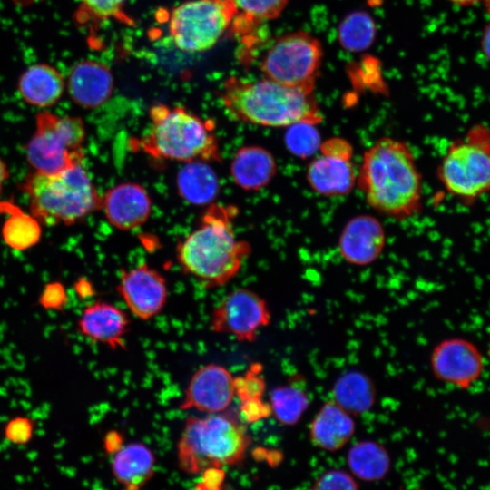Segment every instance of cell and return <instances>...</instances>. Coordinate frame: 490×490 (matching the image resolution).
I'll use <instances>...</instances> for the list:
<instances>
[{
	"mask_svg": "<svg viewBox=\"0 0 490 490\" xmlns=\"http://www.w3.org/2000/svg\"><path fill=\"white\" fill-rule=\"evenodd\" d=\"M237 214L233 205L210 204L197 226L176 246L181 270L206 289L228 284L250 254L249 242L234 231Z\"/></svg>",
	"mask_w": 490,
	"mask_h": 490,
	"instance_id": "6da1fadb",
	"label": "cell"
},
{
	"mask_svg": "<svg viewBox=\"0 0 490 490\" xmlns=\"http://www.w3.org/2000/svg\"><path fill=\"white\" fill-rule=\"evenodd\" d=\"M357 182L368 203L397 219L421 209L422 180L415 156L402 141L382 137L362 158Z\"/></svg>",
	"mask_w": 490,
	"mask_h": 490,
	"instance_id": "7a4b0ae2",
	"label": "cell"
},
{
	"mask_svg": "<svg viewBox=\"0 0 490 490\" xmlns=\"http://www.w3.org/2000/svg\"><path fill=\"white\" fill-rule=\"evenodd\" d=\"M232 119L265 127H288L297 122L319 123L323 115L313 93L270 79L227 78L220 91Z\"/></svg>",
	"mask_w": 490,
	"mask_h": 490,
	"instance_id": "3957f363",
	"label": "cell"
},
{
	"mask_svg": "<svg viewBox=\"0 0 490 490\" xmlns=\"http://www.w3.org/2000/svg\"><path fill=\"white\" fill-rule=\"evenodd\" d=\"M146 132L132 139V147L158 161L221 162L215 122L182 106L157 103L149 111Z\"/></svg>",
	"mask_w": 490,
	"mask_h": 490,
	"instance_id": "277c9868",
	"label": "cell"
},
{
	"mask_svg": "<svg viewBox=\"0 0 490 490\" xmlns=\"http://www.w3.org/2000/svg\"><path fill=\"white\" fill-rule=\"evenodd\" d=\"M250 441L244 422L232 411L189 416L177 443L178 463L190 475L239 465Z\"/></svg>",
	"mask_w": 490,
	"mask_h": 490,
	"instance_id": "5b68a950",
	"label": "cell"
},
{
	"mask_svg": "<svg viewBox=\"0 0 490 490\" xmlns=\"http://www.w3.org/2000/svg\"><path fill=\"white\" fill-rule=\"evenodd\" d=\"M21 189L29 200L30 213L41 224L74 225L101 209L102 198L83 162L55 174L33 171Z\"/></svg>",
	"mask_w": 490,
	"mask_h": 490,
	"instance_id": "8992f818",
	"label": "cell"
},
{
	"mask_svg": "<svg viewBox=\"0 0 490 490\" xmlns=\"http://www.w3.org/2000/svg\"><path fill=\"white\" fill-rule=\"evenodd\" d=\"M437 175L450 194L465 201L490 192V130L476 124L464 138L453 142Z\"/></svg>",
	"mask_w": 490,
	"mask_h": 490,
	"instance_id": "52a82bcc",
	"label": "cell"
},
{
	"mask_svg": "<svg viewBox=\"0 0 490 490\" xmlns=\"http://www.w3.org/2000/svg\"><path fill=\"white\" fill-rule=\"evenodd\" d=\"M83 121L77 116L40 111L35 130L25 147V156L34 172L55 174L83 162L85 140Z\"/></svg>",
	"mask_w": 490,
	"mask_h": 490,
	"instance_id": "ba28073f",
	"label": "cell"
},
{
	"mask_svg": "<svg viewBox=\"0 0 490 490\" xmlns=\"http://www.w3.org/2000/svg\"><path fill=\"white\" fill-rule=\"evenodd\" d=\"M322 56L319 41L298 31L274 40L261 58L260 68L267 79L313 93Z\"/></svg>",
	"mask_w": 490,
	"mask_h": 490,
	"instance_id": "9c48e42d",
	"label": "cell"
},
{
	"mask_svg": "<svg viewBox=\"0 0 490 490\" xmlns=\"http://www.w3.org/2000/svg\"><path fill=\"white\" fill-rule=\"evenodd\" d=\"M237 10L231 0H191L172 10L169 32L186 52L211 49L231 27Z\"/></svg>",
	"mask_w": 490,
	"mask_h": 490,
	"instance_id": "30bf717a",
	"label": "cell"
},
{
	"mask_svg": "<svg viewBox=\"0 0 490 490\" xmlns=\"http://www.w3.org/2000/svg\"><path fill=\"white\" fill-rule=\"evenodd\" d=\"M271 321L267 301L257 292L239 288L228 293L211 310L210 329L216 334L252 343Z\"/></svg>",
	"mask_w": 490,
	"mask_h": 490,
	"instance_id": "8fae6325",
	"label": "cell"
},
{
	"mask_svg": "<svg viewBox=\"0 0 490 490\" xmlns=\"http://www.w3.org/2000/svg\"><path fill=\"white\" fill-rule=\"evenodd\" d=\"M318 152L319 154L309 162L306 170V180L310 188L326 197L350 192L357 182V174L349 142L331 137L321 142Z\"/></svg>",
	"mask_w": 490,
	"mask_h": 490,
	"instance_id": "7c38bea8",
	"label": "cell"
},
{
	"mask_svg": "<svg viewBox=\"0 0 490 490\" xmlns=\"http://www.w3.org/2000/svg\"><path fill=\"white\" fill-rule=\"evenodd\" d=\"M116 291L130 312L142 321L157 317L169 299L166 279L145 262L122 270Z\"/></svg>",
	"mask_w": 490,
	"mask_h": 490,
	"instance_id": "4fadbf2b",
	"label": "cell"
},
{
	"mask_svg": "<svg viewBox=\"0 0 490 490\" xmlns=\"http://www.w3.org/2000/svg\"><path fill=\"white\" fill-rule=\"evenodd\" d=\"M430 366L436 379L466 390L480 379L485 359L475 343L463 338H450L434 347Z\"/></svg>",
	"mask_w": 490,
	"mask_h": 490,
	"instance_id": "5bb4252c",
	"label": "cell"
},
{
	"mask_svg": "<svg viewBox=\"0 0 490 490\" xmlns=\"http://www.w3.org/2000/svg\"><path fill=\"white\" fill-rule=\"evenodd\" d=\"M234 398L233 375L221 365L209 363L191 375L179 408L215 414L228 410Z\"/></svg>",
	"mask_w": 490,
	"mask_h": 490,
	"instance_id": "9a60e30c",
	"label": "cell"
},
{
	"mask_svg": "<svg viewBox=\"0 0 490 490\" xmlns=\"http://www.w3.org/2000/svg\"><path fill=\"white\" fill-rule=\"evenodd\" d=\"M101 209L112 226L121 230H132L149 220L152 202L143 186L125 181L106 191L102 198Z\"/></svg>",
	"mask_w": 490,
	"mask_h": 490,
	"instance_id": "2e32d148",
	"label": "cell"
},
{
	"mask_svg": "<svg viewBox=\"0 0 490 490\" xmlns=\"http://www.w3.org/2000/svg\"><path fill=\"white\" fill-rule=\"evenodd\" d=\"M128 314L113 303L97 300L86 306L77 320L79 333L93 343L112 350L125 349L130 330Z\"/></svg>",
	"mask_w": 490,
	"mask_h": 490,
	"instance_id": "e0dca14e",
	"label": "cell"
},
{
	"mask_svg": "<svg viewBox=\"0 0 490 490\" xmlns=\"http://www.w3.org/2000/svg\"><path fill=\"white\" fill-rule=\"evenodd\" d=\"M385 245V230L380 221L370 215H359L349 220L338 240L340 255L358 266L374 262Z\"/></svg>",
	"mask_w": 490,
	"mask_h": 490,
	"instance_id": "ac0fdd59",
	"label": "cell"
},
{
	"mask_svg": "<svg viewBox=\"0 0 490 490\" xmlns=\"http://www.w3.org/2000/svg\"><path fill=\"white\" fill-rule=\"evenodd\" d=\"M66 88L71 100L83 109H95L104 104L113 90L111 70L93 60H83L70 70Z\"/></svg>",
	"mask_w": 490,
	"mask_h": 490,
	"instance_id": "d6986e66",
	"label": "cell"
},
{
	"mask_svg": "<svg viewBox=\"0 0 490 490\" xmlns=\"http://www.w3.org/2000/svg\"><path fill=\"white\" fill-rule=\"evenodd\" d=\"M111 468L122 490H142L154 475L155 457L145 444L132 442L113 452Z\"/></svg>",
	"mask_w": 490,
	"mask_h": 490,
	"instance_id": "ffe728a7",
	"label": "cell"
},
{
	"mask_svg": "<svg viewBox=\"0 0 490 490\" xmlns=\"http://www.w3.org/2000/svg\"><path fill=\"white\" fill-rule=\"evenodd\" d=\"M277 167L270 151L259 145H247L235 152L230 172L237 186L250 191L267 186L276 175Z\"/></svg>",
	"mask_w": 490,
	"mask_h": 490,
	"instance_id": "44dd1931",
	"label": "cell"
},
{
	"mask_svg": "<svg viewBox=\"0 0 490 490\" xmlns=\"http://www.w3.org/2000/svg\"><path fill=\"white\" fill-rule=\"evenodd\" d=\"M355 429L352 415L332 400L323 404L314 416L309 436L317 447L335 452L347 445Z\"/></svg>",
	"mask_w": 490,
	"mask_h": 490,
	"instance_id": "7402d4cb",
	"label": "cell"
},
{
	"mask_svg": "<svg viewBox=\"0 0 490 490\" xmlns=\"http://www.w3.org/2000/svg\"><path fill=\"white\" fill-rule=\"evenodd\" d=\"M66 83L63 74L48 64H35L20 75L17 90L26 103L39 108H48L63 96Z\"/></svg>",
	"mask_w": 490,
	"mask_h": 490,
	"instance_id": "603a6c76",
	"label": "cell"
},
{
	"mask_svg": "<svg viewBox=\"0 0 490 490\" xmlns=\"http://www.w3.org/2000/svg\"><path fill=\"white\" fill-rule=\"evenodd\" d=\"M210 162H185L178 171L176 188L179 195L193 205H210L220 191V181Z\"/></svg>",
	"mask_w": 490,
	"mask_h": 490,
	"instance_id": "cb8c5ba5",
	"label": "cell"
},
{
	"mask_svg": "<svg viewBox=\"0 0 490 490\" xmlns=\"http://www.w3.org/2000/svg\"><path fill=\"white\" fill-rule=\"evenodd\" d=\"M333 401L349 414L360 415L375 405L377 390L372 379L360 370H348L335 381Z\"/></svg>",
	"mask_w": 490,
	"mask_h": 490,
	"instance_id": "d4e9b609",
	"label": "cell"
},
{
	"mask_svg": "<svg viewBox=\"0 0 490 490\" xmlns=\"http://www.w3.org/2000/svg\"><path fill=\"white\" fill-rule=\"evenodd\" d=\"M0 214L5 217L1 235L10 249L24 251L39 243L42 224L31 213L25 212L12 201H1Z\"/></svg>",
	"mask_w": 490,
	"mask_h": 490,
	"instance_id": "484cf974",
	"label": "cell"
},
{
	"mask_svg": "<svg viewBox=\"0 0 490 490\" xmlns=\"http://www.w3.org/2000/svg\"><path fill=\"white\" fill-rule=\"evenodd\" d=\"M347 463L353 475L369 482L383 479L391 465L387 449L372 440H363L353 445L348 452Z\"/></svg>",
	"mask_w": 490,
	"mask_h": 490,
	"instance_id": "4316f807",
	"label": "cell"
},
{
	"mask_svg": "<svg viewBox=\"0 0 490 490\" xmlns=\"http://www.w3.org/2000/svg\"><path fill=\"white\" fill-rule=\"evenodd\" d=\"M299 377L292 378L284 385L271 389L269 404L271 415L280 424H297L309 406V397Z\"/></svg>",
	"mask_w": 490,
	"mask_h": 490,
	"instance_id": "83f0119b",
	"label": "cell"
},
{
	"mask_svg": "<svg viewBox=\"0 0 490 490\" xmlns=\"http://www.w3.org/2000/svg\"><path fill=\"white\" fill-rule=\"evenodd\" d=\"M237 15L232 22L233 32L245 35L260 22L277 18L287 0H231Z\"/></svg>",
	"mask_w": 490,
	"mask_h": 490,
	"instance_id": "f1b7e54d",
	"label": "cell"
},
{
	"mask_svg": "<svg viewBox=\"0 0 490 490\" xmlns=\"http://www.w3.org/2000/svg\"><path fill=\"white\" fill-rule=\"evenodd\" d=\"M127 0H80L75 14L80 24L114 19L122 24L134 25V20L125 11Z\"/></svg>",
	"mask_w": 490,
	"mask_h": 490,
	"instance_id": "f546056e",
	"label": "cell"
},
{
	"mask_svg": "<svg viewBox=\"0 0 490 490\" xmlns=\"http://www.w3.org/2000/svg\"><path fill=\"white\" fill-rule=\"evenodd\" d=\"M375 35V25L371 18L363 13L348 15L339 28L342 45L350 51L365 49Z\"/></svg>",
	"mask_w": 490,
	"mask_h": 490,
	"instance_id": "4dcf8cb0",
	"label": "cell"
},
{
	"mask_svg": "<svg viewBox=\"0 0 490 490\" xmlns=\"http://www.w3.org/2000/svg\"><path fill=\"white\" fill-rule=\"evenodd\" d=\"M286 128L284 142L291 154L304 159L318 152L322 142L316 124L303 122Z\"/></svg>",
	"mask_w": 490,
	"mask_h": 490,
	"instance_id": "1f68e13d",
	"label": "cell"
},
{
	"mask_svg": "<svg viewBox=\"0 0 490 490\" xmlns=\"http://www.w3.org/2000/svg\"><path fill=\"white\" fill-rule=\"evenodd\" d=\"M262 374V365L253 363L244 374L234 377L235 397L240 401L262 398L266 382Z\"/></svg>",
	"mask_w": 490,
	"mask_h": 490,
	"instance_id": "d6a6232c",
	"label": "cell"
},
{
	"mask_svg": "<svg viewBox=\"0 0 490 490\" xmlns=\"http://www.w3.org/2000/svg\"><path fill=\"white\" fill-rule=\"evenodd\" d=\"M312 490H358V485L348 473L332 469L322 474L314 483Z\"/></svg>",
	"mask_w": 490,
	"mask_h": 490,
	"instance_id": "836d02e7",
	"label": "cell"
},
{
	"mask_svg": "<svg viewBox=\"0 0 490 490\" xmlns=\"http://www.w3.org/2000/svg\"><path fill=\"white\" fill-rule=\"evenodd\" d=\"M39 304L45 309L60 311L63 310L68 301V295L64 284L60 281L47 283L40 296Z\"/></svg>",
	"mask_w": 490,
	"mask_h": 490,
	"instance_id": "e575fe53",
	"label": "cell"
},
{
	"mask_svg": "<svg viewBox=\"0 0 490 490\" xmlns=\"http://www.w3.org/2000/svg\"><path fill=\"white\" fill-rule=\"evenodd\" d=\"M34 422L27 416H15L5 426V436L12 444L23 445L33 436Z\"/></svg>",
	"mask_w": 490,
	"mask_h": 490,
	"instance_id": "d590c367",
	"label": "cell"
},
{
	"mask_svg": "<svg viewBox=\"0 0 490 490\" xmlns=\"http://www.w3.org/2000/svg\"><path fill=\"white\" fill-rule=\"evenodd\" d=\"M239 409L240 416L245 423H256L271 415L270 406L263 398L240 401Z\"/></svg>",
	"mask_w": 490,
	"mask_h": 490,
	"instance_id": "8d00e7d4",
	"label": "cell"
},
{
	"mask_svg": "<svg viewBox=\"0 0 490 490\" xmlns=\"http://www.w3.org/2000/svg\"><path fill=\"white\" fill-rule=\"evenodd\" d=\"M74 289L76 296L82 300L93 298L95 295L93 284L84 277L77 279L74 284Z\"/></svg>",
	"mask_w": 490,
	"mask_h": 490,
	"instance_id": "74e56055",
	"label": "cell"
},
{
	"mask_svg": "<svg viewBox=\"0 0 490 490\" xmlns=\"http://www.w3.org/2000/svg\"><path fill=\"white\" fill-rule=\"evenodd\" d=\"M481 48L485 57L490 61V24L484 30L481 39Z\"/></svg>",
	"mask_w": 490,
	"mask_h": 490,
	"instance_id": "f35d334b",
	"label": "cell"
},
{
	"mask_svg": "<svg viewBox=\"0 0 490 490\" xmlns=\"http://www.w3.org/2000/svg\"><path fill=\"white\" fill-rule=\"evenodd\" d=\"M9 177V169L5 161L0 157V193L2 192L4 185Z\"/></svg>",
	"mask_w": 490,
	"mask_h": 490,
	"instance_id": "ab89813d",
	"label": "cell"
},
{
	"mask_svg": "<svg viewBox=\"0 0 490 490\" xmlns=\"http://www.w3.org/2000/svg\"><path fill=\"white\" fill-rule=\"evenodd\" d=\"M12 1L15 3V5H16L18 6L26 7V6H30V5L39 4V3L44 2L45 0H12Z\"/></svg>",
	"mask_w": 490,
	"mask_h": 490,
	"instance_id": "60d3db41",
	"label": "cell"
},
{
	"mask_svg": "<svg viewBox=\"0 0 490 490\" xmlns=\"http://www.w3.org/2000/svg\"><path fill=\"white\" fill-rule=\"evenodd\" d=\"M449 1L459 5L466 6V5H475L482 0H449Z\"/></svg>",
	"mask_w": 490,
	"mask_h": 490,
	"instance_id": "b9f144b4",
	"label": "cell"
},
{
	"mask_svg": "<svg viewBox=\"0 0 490 490\" xmlns=\"http://www.w3.org/2000/svg\"><path fill=\"white\" fill-rule=\"evenodd\" d=\"M484 1H485L487 11L490 13V0H484Z\"/></svg>",
	"mask_w": 490,
	"mask_h": 490,
	"instance_id": "7bdbcfd3",
	"label": "cell"
},
{
	"mask_svg": "<svg viewBox=\"0 0 490 490\" xmlns=\"http://www.w3.org/2000/svg\"><path fill=\"white\" fill-rule=\"evenodd\" d=\"M489 334H490V332H489ZM488 358L490 360V344H489V350H488Z\"/></svg>",
	"mask_w": 490,
	"mask_h": 490,
	"instance_id": "ee69618b",
	"label": "cell"
}]
</instances>
